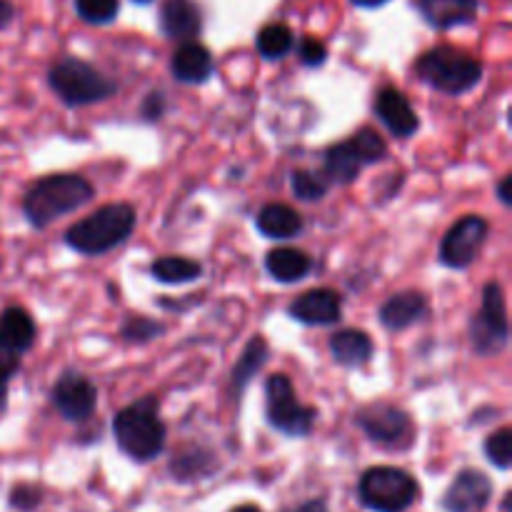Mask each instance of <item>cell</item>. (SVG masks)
I'll return each mask as SVG.
<instances>
[{
  "mask_svg": "<svg viewBox=\"0 0 512 512\" xmlns=\"http://www.w3.org/2000/svg\"><path fill=\"white\" fill-rule=\"evenodd\" d=\"M255 225H258L260 233L270 240L298 238L305 228L303 215L285 203L263 205L258 213V218H255Z\"/></svg>",
  "mask_w": 512,
  "mask_h": 512,
  "instance_id": "7402d4cb",
  "label": "cell"
},
{
  "mask_svg": "<svg viewBox=\"0 0 512 512\" xmlns=\"http://www.w3.org/2000/svg\"><path fill=\"white\" fill-rule=\"evenodd\" d=\"M165 110H168V103H165V95L160 93V90H155V93L145 95L143 108H140V113H143L145 120H160V118H163Z\"/></svg>",
  "mask_w": 512,
  "mask_h": 512,
  "instance_id": "836d02e7",
  "label": "cell"
},
{
  "mask_svg": "<svg viewBox=\"0 0 512 512\" xmlns=\"http://www.w3.org/2000/svg\"><path fill=\"white\" fill-rule=\"evenodd\" d=\"M415 75L438 93L458 98L470 93L483 80V63L453 45H438L420 55L415 63Z\"/></svg>",
  "mask_w": 512,
  "mask_h": 512,
  "instance_id": "277c9868",
  "label": "cell"
},
{
  "mask_svg": "<svg viewBox=\"0 0 512 512\" xmlns=\"http://www.w3.org/2000/svg\"><path fill=\"white\" fill-rule=\"evenodd\" d=\"M123 338L128 340V343H150V340H155L158 335L165 333V328L160 323H155V320L150 318H128V323L123 325Z\"/></svg>",
  "mask_w": 512,
  "mask_h": 512,
  "instance_id": "4dcf8cb0",
  "label": "cell"
},
{
  "mask_svg": "<svg viewBox=\"0 0 512 512\" xmlns=\"http://www.w3.org/2000/svg\"><path fill=\"white\" fill-rule=\"evenodd\" d=\"M18 370H20V363H13V360H0V408L5 405L10 380L15 378V373H18Z\"/></svg>",
  "mask_w": 512,
  "mask_h": 512,
  "instance_id": "e575fe53",
  "label": "cell"
},
{
  "mask_svg": "<svg viewBox=\"0 0 512 512\" xmlns=\"http://www.w3.org/2000/svg\"><path fill=\"white\" fill-rule=\"evenodd\" d=\"M290 188H293V195L303 203H318L328 195L330 185L325 183V178H318L310 170H293L290 175Z\"/></svg>",
  "mask_w": 512,
  "mask_h": 512,
  "instance_id": "83f0119b",
  "label": "cell"
},
{
  "mask_svg": "<svg viewBox=\"0 0 512 512\" xmlns=\"http://www.w3.org/2000/svg\"><path fill=\"white\" fill-rule=\"evenodd\" d=\"M170 473L178 480H198L200 475L210 473V453L205 450H190L188 455H180L170 463Z\"/></svg>",
  "mask_w": 512,
  "mask_h": 512,
  "instance_id": "f546056e",
  "label": "cell"
},
{
  "mask_svg": "<svg viewBox=\"0 0 512 512\" xmlns=\"http://www.w3.org/2000/svg\"><path fill=\"white\" fill-rule=\"evenodd\" d=\"M35 320L20 305H10L0 313V360L23 363V355L35 345Z\"/></svg>",
  "mask_w": 512,
  "mask_h": 512,
  "instance_id": "5bb4252c",
  "label": "cell"
},
{
  "mask_svg": "<svg viewBox=\"0 0 512 512\" xmlns=\"http://www.w3.org/2000/svg\"><path fill=\"white\" fill-rule=\"evenodd\" d=\"M295 50H298L300 63L308 65V68H320L328 60V48L320 38H313V35H303V38L295 43Z\"/></svg>",
  "mask_w": 512,
  "mask_h": 512,
  "instance_id": "1f68e13d",
  "label": "cell"
},
{
  "mask_svg": "<svg viewBox=\"0 0 512 512\" xmlns=\"http://www.w3.org/2000/svg\"><path fill=\"white\" fill-rule=\"evenodd\" d=\"M493 498V483L480 470H460L443 495L445 512H480Z\"/></svg>",
  "mask_w": 512,
  "mask_h": 512,
  "instance_id": "9a60e30c",
  "label": "cell"
},
{
  "mask_svg": "<svg viewBox=\"0 0 512 512\" xmlns=\"http://www.w3.org/2000/svg\"><path fill=\"white\" fill-rule=\"evenodd\" d=\"M230 512H263L258 508V505H240V508H235V510H230Z\"/></svg>",
  "mask_w": 512,
  "mask_h": 512,
  "instance_id": "ab89813d",
  "label": "cell"
},
{
  "mask_svg": "<svg viewBox=\"0 0 512 512\" xmlns=\"http://www.w3.org/2000/svg\"><path fill=\"white\" fill-rule=\"evenodd\" d=\"M485 458L495 465L498 470H510L512 465V433L510 428L495 430L493 435L485 438Z\"/></svg>",
  "mask_w": 512,
  "mask_h": 512,
  "instance_id": "f1b7e54d",
  "label": "cell"
},
{
  "mask_svg": "<svg viewBox=\"0 0 512 512\" xmlns=\"http://www.w3.org/2000/svg\"><path fill=\"white\" fill-rule=\"evenodd\" d=\"M50 403L55 405L60 415L68 423H85L93 418L95 405H98V390L85 375L80 373H63L58 383L50 390Z\"/></svg>",
  "mask_w": 512,
  "mask_h": 512,
  "instance_id": "7c38bea8",
  "label": "cell"
},
{
  "mask_svg": "<svg viewBox=\"0 0 512 512\" xmlns=\"http://www.w3.org/2000/svg\"><path fill=\"white\" fill-rule=\"evenodd\" d=\"M353 5H358V8H365V10H375V8H383L385 3H390V0H350Z\"/></svg>",
  "mask_w": 512,
  "mask_h": 512,
  "instance_id": "f35d334b",
  "label": "cell"
},
{
  "mask_svg": "<svg viewBox=\"0 0 512 512\" xmlns=\"http://www.w3.org/2000/svg\"><path fill=\"white\" fill-rule=\"evenodd\" d=\"M510 185H512V175H505V178H500V183H498V198H500V203H503V205H510V203H512Z\"/></svg>",
  "mask_w": 512,
  "mask_h": 512,
  "instance_id": "74e56055",
  "label": "cell"
},
{
  "mask_svg": "<svg viewBox=\"0 0 512 512\" xmlns=\"http://www.w3.org/2000/svg\"><path fill=\"white\" fill-rule=\"evenodd\" d=\"M268 358H270V345L265 343L263 338L248 340L243 355H240L238 363H235V368H233V373H230V388H233L235 398H240V395L245 393V388L250 385V380L260 373V368L268 363Z\"/></svg>",
  "mask_w": 512,
  "mask_h": 512,
  "instance_id": "cb8c5ba5",
  "label": "cell"
},
{
  "mask_svg": "<svg viewBox=\"0 0 512 512\" xmlns=\"http://www.w3.org/2000/svg\"><path fill=\"white\" fill-rule=\"evenodd\" d=\"M113 435L120 453L135 463H150L165 448L168 430L160 420V403L155 395H145L113 418Z\"/></svg>",
  "mask_w": 512,
  "mask_h": 512,
  "instance_id": "7a4b0ae2",
  "label": "cell"
},
{
  "mask_svg": "<svg viewBox=\"0 0 512 512\" xmlns=\"http://www.w3.org/2000/svg\"><path fill=\"white\" fill-rule=\"evenodd\" d=\"M413 8L430 28L453 30L478 20L480 0H413Z\"/></svg>",
  "mask_w": 512,
  "mask_h": 512,
  "instance_id": "ac0fdd59",
  "label": "cell"
},
{
  "mask_svg": "<svg viewBox=\"0 0 512 512\" xmlns=\"http://www.w3.org/2000/svg\"><path fill=\"white\" fill-rule=\"evenodd\" d=\"M40 500H43V493H40V488H35V485L23 483V485H15V488L10 490V505L23 512L38 508Z\"/></svg>",
  "mask_w": 512,
  "mask_h": 512,
  "instance_id": "d6a6232c",
  "label": "cell"
},
{
  "mask_svg": "<svg viewBox=\"0 0 512 512\" xmlns=\"http://www.w3.org/2000/svg\"><path fill=\"white\" fill-rule=\"evenodd\" d=\"M288 315L303 325H335L343 318V298L333 288H315L288 305Z\"/></svg>",
  "mask_w": 512,
  "mask_h": 512,
  "instance_id": "e0dca14e",
  "label": "cell"
},
{
  "mask_svg": "<svg viewBox=\"0 0 512 512\" xmlns=\"http://www.w3.org/2000/svg\"><path fill=\"white\" fill-rule=\"evenodd\" d=\"M428 310L430 305L423 293H418V290H403V293L390 295L380 305V323H383L385 330L400 333V330H408L415 323H420L428 315Z\"/></svg>",
  "mask_w": 512,
  "mask_h": 512,
  "instance_id": "ffe728a7",
  "label": "cell"
},
{
  "mask_svg": "<svg viewBox=\"0 0 512 512\" xmlns=\"http://www.w3.org/2000/svg\"><path fill=\"white\" fill-rule=\"evenodd\" d=\"M318 410L300 403L293 380L285 373L270 375L265 383V420L288 438H308L315 428Z\"/></svg>",
  "mask_w": 512,
  "mask_h": 512,
  "instance_id": "ba28073f",
  "label": "cell"
},
{
  "mask_svg": "<svg viewBox=\"0 0 512 512\" xmlns=\"http://www.w3.org/2000/svg\"><path fill=\"white\" fill-rule=\"evenodd\" d=\"M15 20V5L10 0H0V30L8 28Z\"/></svg>",
  "mask_w": 512,
  "mask_h": 512,
  "instance_id": "d590c367",
  "label": "cell"
},
{
  "mask_svg": "<svg viewBox=\"0 0 512 512\" xmlns=\"http://www.w3.org/2000/svg\"><path fill=\"white\" fill-rule=\"evenodd\" d=\"M360 503L373 512H405L418 500L420 485L408 470L378 465L365 470L358 485Z\"/></svg>",
  "mask_w": 512,
  "mask_h": 512,
  "instance_id": "52a82bcc",
  "label": "cell"
},
{
  "mask_svg": "<svg viewBox=\"0 0 512 512\" xmlns=\"http://www.w3.org/2000/svg\"><path fill=\"white\" fill-rule=\"evenodd\" d=\"M373 353L375 343L365 330H338V333L330 338V355H333V360L340 368H360V365H365L373 358Z\"/></svg>",
  "mask_w": 512,
  "mask_h": 512,
  "instance_id": "44dd1931",
  "label": "cell"
},
{
  "mask_svg": "<svg viewBox=\"0 0 512 512\" xmlns=\"http://www.w3.org/2000/svg\"><path fill=\"white\" fill-rule=\"evenodd\" d=\"M285 512H330V510L325 500H305V503H300L298 508H290Z\"/></svg>",
  "mask_w": 512,
  "mask_h": 512,
  "instance_id": "8d00e7d4",
  "label": "cell"
},
{
  "mask_svg": "<svg viewBox=\"0 0 512 512\" xmlns=\"http://www.w3.org/2000/svg\"><path fill=\"white\" fill-rule=\"evenodd\" d=\"M388 155V145L373 128H360L343 143H335L325 150L323 173L328 185H348L358 180L363 168L380 163Z\"/></svg>",
  "mask_w": 512,
  "mask_h": 512,
  "instance_id": "8992f818",
  "label": "cell"
},
{
  "mask_svg": "<svg viewBox=\"0 0 512 512\" xmlns=\"http://www.w3.org/2000/svg\"><path fill=\"white\" fill-rule=\"evenodd\" d=\"M93 195L95 188L83 175H45L38 183L30 185L28 193H25L23 213L35 230H43L50 223L63 218V215H70L78 208H83L85 203L93 200Z\"/></svg>",
  "mask_w": 512,
  "mask_h": 512,
  "instance_id": "6da1fadb",
  "label": "cell"
},
{
  "mask_svg": "<svg viewBox=\"0 0 512 512\" xmlns=\"http://www.w3.org/2000/svg\"><path fill=\"white\" fill-rule=\"evenodd\" d=\"M355 423L368 435V440L383 445V448H408L415 433L410 415L388 400L363 405L355 413Z\"/></svg>",
  "mask_w": 512,
  "mask_h": 512,
  "instance_id": "30bf717a",
  "label": "cell"
},
{
  "mask_svg": "<svg viewBox=\"0 0 512 512\" xmlns=\"http://www.w3.org/2000/svg\"><path fill=\"white\" fill-rule=\"evenodd\" d=\"M75 13L88 25H110L120 13V0H73Z\"/></svg>",
  "mask_w": 512,
  "mask_h": 512,
  "instance_id": "4316f807",
  "label": "cell"
},
{
  "mask_svg": "<svg viewBox=\"0 0 512 512\" xmlns=\"http://www.w3.org/2000/svg\"><path fill=\"white\" fill-rule=\"evenodd\" d=\"M375 115L400 140L413 138L420 130L418 113L410 105V100L405 98L403 90H398L395 85H385V88L378 90V95H375Z\"/></svg>",
  "mask_w": 512,
  "mask_h": 512,
  "instance_id": "2e32d148",
  "label": "cell"
},
{
  "mask_svg": "<svg viewBox=\"0 0 512 512\" xmlns=\"http://www.w3.org/2000/svg\"><path fill=\"white\" fill-rule=\"evenodd\" d=\"M510 340L508 305H505L503 285L490 280L483 288V308L470 318V345L478 355H498Z\"/></svg>",
  "mask_w": 512,
  "mask_h": 512,
  "instance_id": "9c48e42d",
  "label": "cell"
},
{
  "mask_svg": "<svg viewBox=\"0 0 512 512\" xmlns=\"http://www.w3.org/2000/svg\"><path fill=\"white\" fill-rule=\"evenodd\" d=\"M133 3L135 5H150V3H153V0H133Z\"/></svg>",
  "mask_w": 512,
  "mask_h": 512,
  "instance_id": "60d3db41",
  "label": "cell"
},
{
  "mask_svg": "<svg viewBox=\"0 0 512 512\" xmlns=\"http://www.w3.org/2000/svg\"><path fill=\"white\" fill-rule=\"evenodd\" d=\"M265 270L283 285L300 283L313 270V258L298 248H275L265 255Z\"/></svg>",
  "mask_w": 512,
  "mask_h": 512,
  "instance_id": "603a6c76",
  "label": "cell"
},
{
  "mask_svg": "<svg viewBox=\"0 0 512 512\" xmlns=\"http://www.w3.org/2000/svg\"><path fill=\"white\" fill-rule=\"evenodd\" d=\"M48 85L60 103L68 108H85V105L103 103L118 93V83L100 73L95 65L80 58H63L48 70Z\"/></svg>",
  "mask_w": 512,
  "mask_h": 512,
  "instance_id": "5b68a950",
  "label": "cell"
},
{
  "mask_svg": "<svg viewBox=\"0 0 512 512\" xmlns=\"http://www.w3.org/2000/svg\"><path fill=\"white\" fill-rule=\"evenodd\" d=\"M150 275L163 285H185L203 275V265L185 255H163L150 265Z\"/></svg>",
  "mask_w": 512,
  "mask_h": 512,
  "instance_id": "d4e9b609",
  "label": "cell"
},
{
  "mask_svg": "<svg viewBox=\"0 0 512 512\" xmlns=\"http://www.w3.org/2000/svg\"><path fill=\"white\" fill-rule=\"evenodd\" d=\"M135 223H138V218H135L133 205L108 203L93 210L88 218L70 225L65 230V245L80 255L98 258V255H105L123 245L133 235Z\"/></svg>",
  "mask_w": 512,
  "mask_h": 512,
  "instance_id": "3957f363",
  "label": "cell"
},
{
  "mask_svg": "<svg viewBox=\"0 0 512 512\" xmlns=\"http://www.w3.org/2000/svg\"><path fill=\"white\" fill-rule=\"evenodd\" d=\"M488 233L490 223L483 215H465V218H460L445 233L443 243H440V263L453 270L470 268L480 255V250H483Z\"/></svg>",
  "mask_w": 512,
  "mask_h": 512,
  "instance_id": "8fae6325",
  "label": "cell"
},
{
  "mask_svg": "<svg viewBox=\"0 0 512 512\" xmlns=\"http://www.w3.org/2000/svg\"><path fill=\"white\" fill-rule=\"evenodd\" d=\"M170 73L178 83L185 85H203L213 78L215 60L213 53L205 48L200 40H190V43H180L175 48L173 58H170Z\"/></svg>",
  "mask_w": 512,
  "mask_h": 512,
  "instance_id": "d6986e66",
  "label": "cell"
},
{
  "mask_svg": "<svg viewBox=\"0 0 512 512\" xmlns=\"http://www.w3.org/2000/svg\"><path fill=\"white\" fill-rule=\"evenodd\" d=\"M158 25L168 40L190 43L203 33V10L198 0H160Z\"/></svg>",
  "mask_w": 512,
  "mask_h": 512,
  "instance_id": "4fadbf2b",
  "label": "cell"
},
{
  "mask_svg": "<svg viewBox=\"0 0 512 512\" xmlns=\"http://www.w3.org/2000/svg\"><path fill=\"white\" fill-rule=\"evenodd\" d=\"M255 45L265 60H280L295 48V35L285 23H268L260 28Z\"/></svg>",
  "mask_w": 512,
  "mask_h": 512,
  "instance_id": "484cf974",
  "label": "cell"
}]
</instances>
